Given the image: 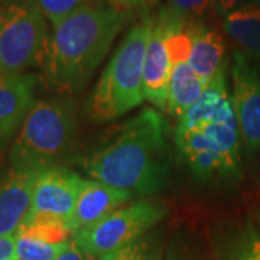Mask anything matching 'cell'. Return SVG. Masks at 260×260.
<instances>
[{"label": "cell", "mask_w": 260, "mask_h": 260, "mask_svg": "<svg viewBox=\"0 0 260 260\" xmlns=\"http://www.w3.org/2000/svg\"><path fill=\"white\" fill-rule=\"evenodd\" d=\"M81 165L91 179L107 185L132 194H156L164 189L171 169L167 123L160 113L146 107Z\"/></svg>", "instance_id": "cell-1"}, {"label": "cell", "mask_w": 260, "mask_h": 260, "mask_svg": "<svg viewBox=\"0 0 260 260\" xmlns=\"http://www.w3.org/2000/svg\"><path fill=\"white\" fill-rule=\"evenodd\" d=\"M167 215L164 205L140 200L121 207L93 225L84 227L73 234L74 243L93 257H102L143 237Z\"/></svg>", "instance_id": "cell-6"}, {"label": "cell", "mask_w": 260, "mask_h": 260, "mask_svg": "<svg viewBox=\"0 0 260 260\" xmlns=\"http://www.w3.org/2000/svg\"><path fill=\"white\" fill-rule=\"evenodd\" d=\"M215 2V13L220 16H227L233 10L240 8L247 0H214Z\"/></svg>", "instance_id": "cell-24"}, {"label": "cell", "mask_w": 260, "mask_h": 260, "mask_svg": "<svg viewBox=\"0 0 260 260\" xmlns=\"http://www.w3.org/2000/svg\"><path fill=\"white\" fill-rule=\"evenodd\" d=\"M159 0H148V5H152V3H156Z\"/></svg>", "instance_id": "cell-27"}, {"label": "cell", "mask_w": 260, "mask_h": 260, "mask_svg": "<svg viewBox=\"0 0 260 260\" xmlns=\"http://www.w3.org/2000/svg\"><path fill=\"white\" fill-rule=\"evenodd\" d=\"M132 197L133 194L129 191L114 188L95 179H85L75 203L73 215L68 221L73 234L114 213L129 203Z\"/></svg>", "instance_id": "cell-11"}, {"label": "cell", "mask_w": 260, "mask_h": 260, "mask_svg": "<svg viewBox=\"0 0 260 260\" xmlns=\"http://www.w3.org/2000/svg\"><path fill=\"white\" fill-rule=\"evenodd\" d=\"M107 2L116 8H123V9H133L148 5V0H107Z\"/></svg>", "instance_id": "cell-26"}, {"label": "cell", "mask_w": 260, "mask_h": 260, "mask_svg": "<svg viewBox=\"0 0 260 260\" xmlns=\"http://www.w3.org/2000/svg\"><path fill=\"white\" fill-rule=\"evenodd\" d=\"M129 15L110 3H85L67 16L49 38L44 71L51 85L62 93H77L106 58Z\"/></svg>", "instance_id": "cell-2"}, {"label": "cell", "mask_w": 260, "mask_h": 260, "mask_svg": "<svg viewBox=\"0 0 260 260\" xmlns=\"http://www.w3.org/2000/svg\"><path fill=\"white\" fill-rule=\"evenodd\" d=\"M35 74H0V139L15 135L35 106Z\"/></svg>", "instance_id": "cell-9"}, {"label": "cell", "mask_w": 260, "mask_h": 260, "mask_svg": "<svg viewBox=\"0 0 260 260\" xmlns=\"http://www.w3.org/2000/svg\"><path fill=\"white\" fill-rule=\"evenodd\" d=\"M84 181L77 172L65 167H52L38 172L29 211L54 214L70 221Z\"/></svg>", "instance_id": "cell-8"}, {"label": "cell", "mask_w": 260, "mask_h": 260, "mask_svg": "<svg viewBox=\"0 0 260 260\" xmlns=\"http://www.w3.org/2000/svg\"><path fill=\"white\" fill-rule=\"evenodd\" d=\"M233 106L249 155L260 150V70L242 51L233 54Z\"/></svg>", "instance_id": "cell-7"}, {"label": "cell", "mask_w": 260, "mask_h": 260, "mask_svg": "<svg viewBox=\"0 0 260 260\" xmlns=\"http://www.w3.org/2000/svg\"><path fill=\"white\" fill-rule=\"evenodd\" d=\"M2 3H3V0H0V5H2Z\"/></svg>", "instance_id": "cell-28"}, {"label": "cell", "mask_w": 260, "mask_h": 260, "mask_svg": "<svg viewBox=\"0 0 260 260\" xmlns=\"http://www.w3.org/2000/svg\"><path fill=\"white\" fill-rule=\"evenodd\" d=\"M167 28L162 18H153V26L149 38L145 67H143V95L159 110H167L168 90L171 80V59L165 45Z\"/></svg>", "instance_id": "cell-10"}, {"label": "cell", "mask_w": 260, "mask_h": 260, "mask_svg": "<svg viewBox=\"0 0 260 260\" xmlns=\"http://www.w3.org/2000/svg\"><path fill=\"white\" fill-rule=\"evenodd\" d=\"M152 26L153 18L143 15L114 51L85 104L94 121L116 120L143 103V67Z\"/></svg>", "instance_id": "cell-3"}, {"label": "cell", "mask_w": 260, "mask_h": 260, "mask_svg": "<svg viewBox=\"0 0 260 260\" xmlns=\"http://www.w3.org/2000/svg\"><path fill=\"white\" fill-rule=\"evenodd\" d=\"M225 70L227 65L205 84L204 91L200 95V99L178 120L175 133L201 129L208 123L225 121L236 116L233 99L227 88Z\"/></svg>", "instance_id": "cell-12"}, {"label": "cell", "mask_w": 260, "mask_h": 260, "mask_svg": "<svg viewBox=\"0 0 260 260\" xmlns=\"http://www.w3.org/2000/svg\"><path fill=\"white\" fill-rule=\"evenodd\" d=\"M224 32L244 55L260 62V0H247L223 18Z\"/></svg>", "instance_id": "cell-15"}, {"label": "cell", "mask_w": 260, "mask_h": 260, "mask_svg": "<svg viewBox=\"0 0 260 260\" xmlns=\"http://www.w3.org/2000/svg\"><path fill=\"white\" fill-rule=\"evenodd\" d=\"M55 260H94L93 256H90V254H87L85 251H83L77 244L74 243H71V246L67 249V250L61 254V256H58Z\"/></svg>", "instance_id": "cell-25"}, {"label": "cell", "mask_w": 260, "mask_h": 260, "mask_svg": "<svg viewBox=\"0 0 260 260\" xmlns=\"http://www.w3.org/2000/svg\"><path fill=\"white\" fill-rule=\"evenodd\" d=\"M100 260H159V247L153 239L143 236L117 250L104 254Z\"/></svg>", "instance_id": "cell-20"}, {"label": "cell", "mask_w": 260, "mask_h": 260, "mask_svg": "<svg viewBox=\"0 0 260 260\" xmlns=\"http://www.w3.org/2000/svg\"><path fill=\"white\" fill-rule=\"evenodd\" d=\"M169 15L185 22H201L215 13L214 0H168L164 8Z\"/></svg>", "instance_id": "cell-19"}, {"label": "cell", "mask_w": 260, "mask_h": 260, "mask_svg": "<svg viewBox=\"0 0 260 260\" xmlns=\"http://www.w3.org/2000/svg\"><path fill=\"white\" fill-rule=\"evenodd\" d=\"M38 8L44 13V16L52 23V26L58 25L67 16L80 9L88 0H35Z\"/></svg>", "instance_id": "cell-21"}, {"label": "cell", "mask_w": 260, "mask_h": 260, "mask_svg": "<svg viewBox=\"0 0 260 260\" xmlns=\"http://www.w3.org/2000/svg\"><path fill=\"white\" fill-rule=\"evenodd\" d=\"M77 136V116L67 97L35 103L22 123L10 149V167L18 171L41 172L61 167Z\"/></svg>", "instance_id": "cell-4"}, {"label": "cell", "mask_w": 260, "mask_h": 260, "mask_svg": "<svg viewBox=\"0 0 260 260\" xmlns=\"http://www.w3.org/2000/svg\"><path fill=\"white\" fill-rule=\"evenodd\" d=\"M37 174L10 167L0 177V237L13 236L30 210Z\"/></svg>", "instance_id": "cell-13"}, {"label": "cell", "mask_w": 260, "mask_h": 260, "mask_svg": "<svg viewBox=\"0 0 260 260\" xmlns=\"http://www.w3.org/2000/svg\"><path fill=\"white\" fill-rule=\"evenodd\" d=\"M227 260H260V236L249 232L236 244Z\"/></svg>", "instance_id": "cell-22"}, {"label": "cell", "mask_w": 260, "mask_h": 260, "mask_svg": "<svg viewBox=\"0 0 260 260\" xmlns=\"http://www.w3.org/2000/svg\"><path fill=\"white\" fill-rule=\"evenodd\" d=\"M16 240V234L0 237V260H18Z\"/></svg>", "instance_id": "cell-23"}, {"label": "cell", "mask_w": 260, "mask_h": 260, "mask_svg": "<svg viewBox=\"0 0 260 260\" xmlns=\"http://www.w3.org/2000/svg\"><path fill=\"white\" fill-rule=\"evenodd\" d=\"M47 18L35 0L0 5V74H23L45 56Z\"/></svg>", "instance_id": "cell-5"}, {"label": "cell", "mask_w": 260, "mask_h": 260, "mask_svg": "<svg viewBox=\"0 0 260 260\" xmlns=\"http://www.w3.org/2000/svg\"><path fill=\"white\" fill-rule=\"evenodd\" d=\"M171 67L167 112L169 116L179 120L200 99L204 91L205 83L195 74L188 59L172 62Z\"/></svg>", "instance_id": "cell-16"}, {"label": "cell", "mask_w": 260, "mask_h": 260, "mask_svg": "<svg viewBox=\"0 0 260 260\" xmlns=\"http://www.w3.org/2000/svg\"><path fill=\"white\" fill-rule=\"evenodd\" d=\"M16 240V254L18 260H55L61 256L70 246L71 242L52 244V243L42 242L38 239H32L28 236H18Z\"/></svg>", "instance_id": "cell-18"}, {"label": "cell", "mask_w": 260, "mask_h": 260, "mask_svg": "<svg viewBox=\"0 0 260 260\" xmlns=\"http://www.w3.org/2000/svg\"><path fill=\"white\" fill-rule=\"evenodd\" d=\"M16 234L28 236L32 239H38L52 244L73 240V232L68 225V221L49 213L29 211Z\"/></svg>", "instance_id": "cell-17"}, {"label": "cell", "mask_w": 260, "mask_h": 260, "mask_svg": "<svg viewBox=\"0 0 260 260\" xmlns=\"http://www.w3.org/2000/svg\"><path fill=\"white\" fill-rule=\"evenodd\" d=\"M186 29L192 41L189 65L207 84L227 65L225 42L215 29L203 22H188Z\"/></svg>", "instance_id": "cell-14"}]
</instances>
